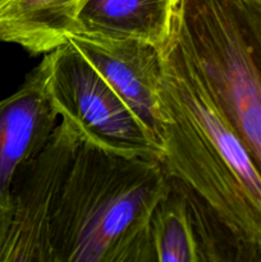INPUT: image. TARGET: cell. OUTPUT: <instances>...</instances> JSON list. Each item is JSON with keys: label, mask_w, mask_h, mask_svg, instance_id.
<instances>
[{"label": "cell", "mask_w": 261, "mask_h": 262, "mask_svg": "<svg viewBox=\"0 0 261 262\" xmlns=\"http://www.w3.org/2000/svg\"><path fill=\"white\" fill-rule=\"evenodd\" d=\"M161 159L97 145L61 119L12 184L0 262H151Z\"/></svg>", "instance_id": "6da1fadb"}, {"label": "cell", "mask_w": 261, "mask_h": 262, "mask_svg": "<svg viewBox=\"0 0 261 262\" xmlns=\"http://www.w3.org/2000/svg\"><path fill=\"white\" fill-rule=\"evenodd\" d=\"M161 163L199 223L206 262H261V173L173 37L163 49Z\"/></svg>", "instance_id": "7a4b0ae2"}, {"label": "cell", "mask_w": 261, "mask_h": 262, "mask_svg": "<svg viewBox=\"0 0 261 262\" xmlns=\"http://www.w3.org/2000/svg\"><path fill=\"white\" fill-rule=\"evenodd\" d=\"M171 37L261 173V0H178Z\"/></svg>", "instance_id": "3957f363"}, {"label": "cell", "mask_w": 261, "mask_h": 262, "mask_svg": "<svg viewBox=\"0 0 261 262\" xmlns=\"http://www.w3.org/2000/svg\"><path fill=\"white\" fill-rule=\"evenodd\" d=\"M46 56L49 91L61 119L102 147L124 155L161 159L160 146L73 43L68 41Z\"/></svg>", "instance_id": "277c9868"}, {"label": "cell", "mask_w": 261, "mask_h": 262, "mask_svg": "<svg viewBox=\"0 0 261 262\" xmlns=\"http://www.w3.org/2000/svg\"><path fill=\"white\" fill-rule=\"evenodd\" d=\"M68 41L120 95L163 150V48L136 38H110L78 31Z\"/></svg>", "instance_id": "5b68a950"}, {"label": "cell", "mask_w": 261, "mask_h": 262, "mask_svg": "<svg viewBox=\"0 0 261 262\" xmlns=\"http://www.w3.org/2000/svg\"><path fill=\"white\" fill-rule=\"evenodd\" d=\"M59 114L49 91L46 54L12 95L0 100V205L10 206L18 169L35 158L58 125Z\"/></svg>", "instance_id": "8992f818"}, {"label": "cell", "mask_w": 261, "mask_h": 262, "mask_svg": "<svg viewBox=\"0 0 261 262\" xmlns=\"http://www.w3.org/2000/svg\"><path fill=\"white\" fill-rule=\"evenodd\" d=\"M177 3L86 0L78 14L77 31L110 38H136L164 49L173 33Z\"/></svg>", "instance_id": "52a82bcc"}, {"label": "cell", "mask_w": 261, "mask_h": 262, "mask_svg": "<svg viewBox=\"0 0 261 262\" xmlns=\"http://www.w3.org/2000/svg\"><path fill=\"white\" fill-rule=\"evenodd\" d=\"M86 0H0V42L32 55L68 42Z\"/></svg>", "instance_id": "ba28073f"}, {"label": "cell", "mask_w": 261, "mask_h": 262, "mask_svg": "<svg viewBox=\"0 0 261 262\" xmlns=\"http://www.w3.org/2000/svg\"><path fill=\"white\" fill-rule=\"evenodd\" d=\"M151 262H206L199 223L178 186L169 187L148 224Z\"/></svg>", "instance_id": "9c48e42d"}, {"label": "cell", "mask_w": 261, "mask_h": 262, "mask_svg": "<svg viewBox=\"0 0 261 262\" xmlns=\"http://www.w3.org/2000/svg\"><path fill=\"white\" fill-rule=\"evenodd\" d=\"M7 216H8V209L3 207L0 205V242H2L3 234H4L5 225H7Z\"/></svg>", "instance_id": "30bf717a"}]
</instances>
